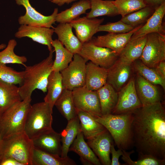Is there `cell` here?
<instances>
[{
  "label": "cell",
  "mask_w": 165,
  "mask_h": 165,
  "mask_svg": "<svg viewBox=\"0 0 165 165\" xmlns=\"http://www.w3.org/2000/svg\"><path fill=\"white\" fill-rule=\"evenodd\" d=\"M131 130L133 145L138 154L165 159V110L161 102L133 112Z\"/></svg>",
  "instance_id": "1"
},
{
  "label": "cell",
  "mask_w": 165,
  "mask_h": 165,
  "mask_svg": "<svg viewBox=\"0 0 165 165\" xmlns=\"http://www.w3.org/2000/svg\"><path fill=\"white\" fill-rule=\"evenodd\" d=\"M53 50L50 52L47 57L32 66H26L24 71L22 84L19 87L22 100L31 99L33 92L38 89L45 93L47 92L49 76L53 71Z\"/></svg>",
  "instance_id": "2"
},
{
  "label": "cell",
  "mask_w": 165,
  "mask_h": 165,
  "mask_svg": "<svg viewBox=\"0 0 165 165\" xmlns=\"http://www.w3.org/2000/svg\"><path fill=\"white\" fill-rule=\"evenodd\" d=\"M133 112L110 114L94 117L109 132L118 149L126 151L133 147L131 123Z\"/></svg>",
  "instance_id": "3"
},
{
  "label": "cell",
  "mask_w": 165,
  "mask_h": 165,
  "mask_svg": "<svg viewBox=\"0 0 165 165\" xmlns=\"http://www.w3.org/2000/svg\"><path fill=\"white\" fill-rule=\"evenodd\" d=\"M31 99L16 102L0 114V132L3 140L24 132Z\"/></svg>",
  "instance_id": "4"
},
{
  "label": "cell",
  "mask_w": 165,
  "mask_h": 165,
  "mask_svg": "<svg viewBox=\"0 0 165 165\" xmlns=\"http://www.w3.org/2000/svg\"><path fill=\"white\" fill-rule=\"evenodd\" d=\"M34 148L32 140L24 132L3 139L0 162L11 158L23 165H32Z\"/></svg>",
  "instance_id": "5"
},
{
  "label": "cell",
  "mask_w": 165,
  "mask_h": 165,
  "mask_svg": "<svg viewBox=\"0 0 165 165\" xmlns=\"http://www.w3.org/2000/svg\"><path fill=\"white\" fill-rule=\"evenodd\" d=\"M52 114L49 105L44 101L31 105L27 117L24 132L32 140L52 129Z\"/></svg>",
  "instance_id": "6"
},
{
  "label": "cell",
  "mask_w": 165,
  "mask_h": 165,
  "mask_svg": "<svg viewBox=\"0 0 165 165\" xmlns=\"http://www.w3.org/2000/svg\"><path fill=\"white\" fill-rule=\"evenodd\" d=\"M87 62L79 54H74L72 61L60 72L64 89L72 91L84 86Z\"/></svg>",
  "instance_id": "7"
},
{
  "label": "cell",
  "mask_w": 165,
  "mask_h": 165,
  "mask_svg": "<svg viewBox=\"0 0 165 165\" xmlns=\"http://www.w3.org/2000/svg\"><path fill=\"white\" fill-rule=\"evenodd\" d=\"M146 65L154 68L160 62L165 60V35L157 33L147 35L142 53L139 58Z\"/></svg>",
  "instance_id": "8"
},
{
  "label": "cell",
  "mask_w": 165,
  "mask_h": 165,
  "mask_svg": "<svg viewBox=\"0 0 165 165\" xmlns=\"http://www.w3.org/2000/svg\"><path fill=\"white\" fill-rule=\"evenodd\" d=\"M78 54L87 61H90L106 69L114 64L119 56V55L112 50L97 46L91 41L82 44Z\"/></svg>",
  "instance_id": "9"
},
{
  "label": "cell",
  "mask_w": 165,
  "mask_h": 165,
  "mask_svg": "<svg viewBox=\"0 0 165 165\" xmlns=\"http://www.w3.org/2000/svg\"><path fill=\"white\" fill-rule=\"evenodd\" d=\"M72 92L77 112H83L94 117L102 116L100 100L97 91L89 90L84 86L75 89Z\"/></svg>",
  "instance_id": "10"
},
{
  "label": "cell",
  "mask_w": 165,
  "mask_h": 165,
  "mask_svg": "<svg viewBox=\"0 0 165 165\" xmlns=\"http://www.w3.org/2000/svg\"><path fill=\"white\" fill-rule=\"evenodd\" d=\"M142 106L137 95L134 78H131L119 91L117 104L112 114L132 112Z\"/></svg>",
  "instance_id": "11"
},
{
  "label": "cell",
  "mask_w": 165,
  "mask_h": 165,
  "mask_svg": "<svg viewBox=\"0 0 165 165\" xmlns=\"http://www.w3.org/2000/svg\"><path fill=\"white\" fill-rule=\"evenodd\" d=\"M15 1L17 5L23 6L26 9L25 14L18 18V22L20 25L51 28L56 22V17L58 13L57 8L54 9L51 15L46 16L39 13L33 8L29 0Z\"/></svg>",
  "instance_id": "12"
},
{
  "label": "cell",
  "mask_w": 165,
  "mask_h": 165,
  "mask_svg": "<svg viewBox=\"0 0 165 165\" xmlns=\"http://www.w3.org/2000/svg\"><path fill=\"white\" fill-rule=\"evenodd\" d=\"M143 25L141 24L127 33H108L105 35L93 37L90 41L95 45L99 47L109 48L119 55L130 40L133 34Z\"/></svg>",
  "instance_id": "13"
},
{
  "label": "cell",
  "mask_w": 165,
  "mask_h": 165,
  "mask_svg": "<svg viewBox=\"0 0 165 165\" xmlns=\"http://www.w3.org/2000/svg\"><path fill=\"white\" fill-rule=\"evenodd\" d=\"M87 143L98 157L101 164L111 165L110 154L113 140L106 129L96 136L87 140Z\"/></svg>",
  "instance_id": "14"
},
{
  "label": "cell",
  "mask_w": 165,
  "mask_h": 165,
  "mask_svg": "<svg viewBox=\"0 0 165 165\" xmlns=\"http://www.w3.org/2000/svg\"><path fill=\"white\" fill-rule=\"evenodd\" d=\"M54 33V29L50 28L21 25L15 36L18 38H31L35 42L46 46L50 52L53 50L51 43Z\"/></svg>",
  "instance_id": "15"
},
{
  "label": "cell",
  "mask_w": 165,
  "mask_h": 165,
  "mask_svg": "<svg viewBox=\"0 0 165 165\" xmlns=\"http://www.w3.org/2000/svg\"><path fill=\"white\" fill-rule=\"evenodd\" d=\"M132 64L123 63L118 60L107 69V83L110 84L117 91L119 92L130 79Z\"/></svg>",
  "instance_id": "16"
},
{
  "label": "cell",
  "mask_w": 165,
  "mask_h": 165,
  "mask_svg": "<svg viewBox=\"0 0 165 165\" xmlns=\"http://www.w3.org/2000/svg\"><path fill=\"white\" fill-rule=\"evenodd\" d=\"M104 20V18H89L85 16L79 17L69 23L75 29L77 38L83 44L92 39Z\"/></svg>",
  "instance_id": "17"
},
{
  "label": "cell",
  "mask_w": 165,
  "mask_h": 165,
  "mask_svg": "<svg viewBox=\"0 0 165 165\" xmlns=\"http://www.w3.org/2000/svg\"><path fill=\"white\" fill-rule=\"evenodd\" d=\"M134 81L136 93L142 106L161 102L162 95L156 85L137 73Z\"/></svg>",
  "instance_id": "18"
},
{
  "label": "cell",
  "mask_w": 165,
  "mask_h": 165,
  "mask_svg": "<svg viewBox=\"0 0 165 165\" xmlns=\"http://www.w3.org/2000/svg\"><path fill=\"white\" fill-rule=\"evenodd\" d=\"M32 141L34 148L61 156L62 151L61 134L53 128L42 133Z\"/></svg>",
  "instance_id": "19"
},
{
  "label": "cell",
  "mask_w": 165,
  "mask_h": 165,
  "mask_svg": "<svg viewBox=\"0 0 165 165\" xmlns=\"http://www.w3.org/2000/svg\"><path fill=\"white\" fill-rule=\"evenodd\" d=\"M165 14V1L156 9L146 23L135 32L131 39L146 35L152 33L165 35V28L163 20Z\"/></svg>",
  "instance_id": "20"
},
{
  "label": "cell",
  "mask_w": 165,
  "mask_h": 165,
  "mask_svg": "<svg viewBox=\"0 0 165 165\" xmlns=\"http://www.w3.org/2000/svg\"><path fill=\"white\" fill-rule=\"evenodd\" d=\"M84 138L80 130L70 146L69 151H72L77 154L83 164L101 165L99 159L85 141Z\"/></svg>",
  "instance_id": "21"
},
{
  "label": "cell",
  "mask_w": 165,
  "mask_h": 165,
  "mask_svg": "<svg viewBox=\"0 0 165 165\" xmlns=\"http://www.w3.org/2000/svg\"><path fill=\"white\" fill-rule=\"evenodd\" d=\"M72 27L69 23H59L54 29L58 40L73 54H78L82 44L73 34Z\"/></svg>",
  "instance_id": "22"
},
{
  "label": "cell",
  "mask_w": 165,
  "mask_h": 165,
  "mask_svg": "<svg viewBox=\"0 0 165 165\" xmlns=\"http://www.w3.org/2000/svg\"><path fill=\"white\" fill-rule=\"evenodd\" d=\"M107 69L92 62L86 63L85 86L87 89L97 91L107 83Z\"/></svg>",
  "instance_id": "23"
},
{
  "label": "cell",
  "mask_w": 165,
  "mask_h": 165,
  "mask_svg": "<svg viewBox=\"0 0 165 165\" xmlns=\"http://www.w3.org/2000/svg\"><path fill=\"white\" fill-rule=\"evenodd\" d=\"M146 39L147 35L131 38L119 54L118 60L127 64H132L140 57Z\"/></svg>",
  "instance_id": "24"
},
{
  "label": "cell",
  "mask_w": 165,
  "mask_h": 165,
  "mask_svg": "<svg viewBox=\"0 0 165 165\" xmlns=\"http://www.w3.org/2000/svg\"><path fill=\"white\" fill-rule=\"evenodd\" d=\"M19 89L16 85L0 80V113L21 101Z\"/></svg>",
  "instance_id": "25"
},
{
  "label": "cell",
  "mask_w": 165,
  "mask_h": 165,
  "mask_svg": "<svg viewBox=\"0 0 165 165\" xmlns=\"http://www.w3.org/2000/svg\"><path fill=\"white\" fill-rule=\"evenodd\" d=\"M97 91L100 100L102 115L112 114L117 102L118 93L107 83Z\"/></svg>",
  "instance_id": "26"
},
{
  "label": "cell",
  "mask_w": 165,
  "mask_h": 165,
  "mask_svg": "<svg viewBox=\"0 0 165 165\" xmlns=\"http://www.w3.org/2000/svg\"><path fill=\"white\" fill-rule=\"evenodd\" d=\"M63 89L61 72L53 71L48 77L47 93L44 98V101L48 104L52 111L56 101Z\"/></svg>",
  "instance_id": "27"
},
{
  "label": "cell",
  "mask_w": 165,
  "mask_h": 165,
  "mask_svg": "<svg viewBox=\"0 0 165 165\" xmlns=\"http://www.w3.org/2000/svg\"><path fill=\"white\" fill-rule=\"evenodd\" d=\"M76 163L68 156H60L34 148L32 165H76Z\"/></svg>",
  "instance_id": "28"
},
{
  "label": "cell",
  "mask_w": 165,
  "mask_h": 165,
  "mask_svg": "<svg viewBox=\"0 0 165 165\" xmlns=\"http://www.w3.org/2000/svg\"><path fill=\"white\" fill-rule=\"evenodd\" d=\"M77 115L79 120L80 130L87 140L96 136L106 129L89 114L79 111L77 112Z\"/></svg>",
  "instance_id": "29"
},
{
  "label": "cell",
  "mask_w": 165,
  "mask_h": 165,
  "mask_svg": "<svg viewBox=\"0 0 165 165\" xmlns=\"http://www.w3.org/2000/svg\"><path fill=\"white\" fill-rule=\"evenodd\" d=\"M68 121L66 128L60 133L62 142L61 156L63 158L68 157L70 146L80 130L79 120L77 116Z\"/></svg>",
  "instance_id": "30"
},
{
  "label": "cell",
  "mask_w": 165,
  "mask_h": 165,
  "mask_svg": "<svg viewBox=\"0 0 165 165\" xmlns=\"http://www.w3.org/2000/svg\"><path fill=\"white\" fill-rule=\"evenodd\" d=\"M91 8L89 0H80L74 3L69 8L58 13L56 22L59 23H69L85 13L86 11Z\"/></svg>",
  "instance_id": "31"
},
{
  "label": "cell",
  "mask_w": 165,
  "mask_h": 165,
  "mask_svg": "<svg viewBox=\"0 0 165 165\" xmlns=\"http://www.w3.org/2000/svg\"><path fill=\"white\" fill-rule=\"evenodd\" d=\"M54 106L68 121L77 116L72 90L64 89L56 101Z\"/></svg>",
  "instance_id": "32"
},
{
  "label": "cell",
  "mask_w": 165,
  "mask_h": 165,
  "mask_svg": "<svg viewBox=\"0 0 165 165\" xmlns=\"http://www.w3.org/2000/svg\"><path fill=\"white\" fill-rule=\"evenodd\" d=\"M51 44L56 53L52 66L53 71L61 72L72 61L74 54L64 47L58 39L53 40Z\"/></svg>",
  "instance_id": "33"
},
{
  "label": "cell",
  "mask_w": 165,
  "mask_h": 165,
  "mask_svg": "<svg viewBox=\"0 0 165 165\" xmlns=\"http://www.w3.org/2000/svg\"><path fill=\"white\" fill-rule=\"evenodd\" d=\"M89 0L91 4V10L86 13V16L88 18H94L103 16H113L119 14L113 1Z\"/></svg>",
  "instance_id": "34"
},
{
  "label": "cell",
  "mask_w": 165,
  "mask_h": 165,
  "mask_svg": "<svg viewBox=\"0 0 165 165\" xmlns=\"http://www.w3.org/2000/svg\"><path fill=\"white\" fill-rule=\"evenodd\" d=\"M133 70L145 79L155 85H160L165 90V79L162 78L153 68L146 65L139 59L132 64Z\"/></svg>",
  "instance_id": "35"
},
{
  "label": "cell",
  "mask_w": 165,
  "mask_h": 165,
  "mask_svg": "<svg viewBox=\"0 0 165 165\" xmlns=\"http://www.w3.org/2000/svg\"><path fill=\"white\" fill-rule=\"evenodd\" d=\"M155 10L152 7L147 6L122 17L120 20L127 24L135 28L145 24Z\"/></svg>",
  "instance_id": "36"
},
{
  "label": "cell",
  "mask_w": 165,
  "mask_h": 165,
  "mask_svg": "<svg viewBox=\"0 0 165 165\" xmlns=\"http://www.w3.org/2000/svg\"><path fill=\"white\" fill-rule=\"evenodd\" d=\"M17 44L14 39L10 40L6 47L0 52V62L6 64H16L26 66L25 63L27 59L24 56H19L16 54L14 49Z\"/></svg>",
  "instance_id": "37"
},
{
  "label": "cell",
  "mask_w": 165,
  "mask_h": 165,
  "mask_svg": "<svg viewBox=\"0 0 165 165\" xmlns=\"http://www.w3.org/2000/svg\"><path fill=\"white\" fill-rule=\"evenodd\" d=\"M123 154L121 159L127 165H164L165 159H160L152 155L138 154L137 161L133 160L130 155L134 152L133 150L129 152L122 150Z\"/></svg>",
  "instance_id": "38"
},
{
  "label": "cell",
  "mask_w": 165,
  "mask_h": 165,
  "mask_svg": "<svg viewBox=\"0 0 165 165\" xmlns=\"http://www.w3.org/2000/svg\"><path fill=\"white\" fill-rule=\"evenodd\" d=\"M113 2L122 17L147 6L143 0H115Z\"/></svg>",
  "instance_id": "39"
},
{
  "label": "cell",
  "mask_w": 165,
  "mask_h": 165,
  "mask_svg": "<svg viewBox=\"0 0 165 165\" xmlns=\"http://www.w3.org/2000/svg\"><path fill=\"white\" fill-rule=\"evenodd\" d=\"M0 62V80L21 86L23 83L24 71H17Z\"/></svg>",
  "instance_id": "40"
},
{
  "label": "cell",
  "mask_w": 165,
  "mask_h": 165,
  "mask_svg": "<svg viewBox=\"0 0 165 165\" xmlns=\"http://www.w3.org/2000/svg\"><path fill=\"white\" fill-rule=\"evenodd\" d=\"M135 28L127 24L121 20L113 23H109L104 25H100L98 29L99 31H107L115 33H125L132 30Z\"/></svg>",
  "instance_id": "41"
},
{
  "label": "cell",
  "mask_w": 165,
  "mask_h": 165,
  "mask_svg": "<svg viewBox=\"0 0 165 165\" xmlns=\"http://www.w3.org/2000/svg\"><path fill=\"white\" fill-rule=\"evenodd\" d=\"M110 153L112 155V158L111 160V165H122L119 162V157L123 154L122 150L118 149L117 150L115 149L114 145L113 144L111 147Z\"/></svg>",
  "instance_id": "42"
},
{
  "label": "cell",
  "mask_w": 165,
  "mask_h": 165,
  "mask_svg": "<svg viewBox=\"0 0 165 165\" xmlns=\"http://www.w3.org/2000/svg\"><path fill=\"white\" fill-rule=\"evenodd\" d=\"M153 68L160 75L165 79V61L160 62L154 68Z\"/></svg>",
  "instance_id": "43"
},
{
  "label": "cell",
  "mask_w": 165,
  "mask_h": 165,
  "mask_svg": "<svg viewBox=\"0 0 165 165\" xmlns=\"http://www.w3.org/2000/svg\"><path fill=\"white\" fill-rule=\"evenodd\" d=\"M147 6H149L154 9L159 7L165 0H143Z\"/></svg>",
  "instance_id": "44"
},
{
  "label": "cell",
  "mask_w": 165,
  "mask_h": 165,
  "mask_svg": "<svg viewBox=\"0 0 165 165\" xmlns=\"http://www.w3.org/2000/svg\"><path fill=\"white\" fill-rule=\"evenodd\" d=\"M0 165H23L16 160L8 158L2 160L0 162Z\"/></svg>",
  "instance_id": "45"
},
{
  "label": "cell",
  "mask_w": 165,
  "mask_h": 165,
  "mask_svg": "<svg viewBox=\"0 0 165 165\" xmlns=\"http://www.w3.org/2000/svg\"><path fill=\"white\" fill-rule=\"evenodd\" d=\"M51 2L61 6L65 4H69L77 0H48Z\"/></svg>",
  "instance_id": "46"
},
{
  "label": "cell",
  "mask_w": 165,
  "mask_h": 165,
  "mask_svg": "<svg viewBox=\"0 0 165 165\" xmlns=\"http://www.w3.org/2000/svg\"><path fill=\"white\" fill-rule=\"evenodd\" d=\"M3 140L2 138L0 132V162L1 160V149H2V147Z\"/></svg>",
  "instance_id": "47"
},
{
  "label": "cell",
  "mask_w": 165,
  "mask_h": 165,
  "mask_svg": "<svg viewBox=\"0 0 165 165\" xmlns=\"http://www.w3.org/2000/svg\"><path fill=\"white\" fill-rule=\"evenodd\" d=\"M6 45L4 43L0 44V50H2L5 48L6 46Z\"/></svg>",
  "instance_id": "48"
},
{
  "label": "cell",
  "mask_w": 165,
  "mask_h": 165,
  "mask_svg": "<svg viewBox=\"0 0 165 165\" xmlns=\"http://www.w3.org/2000/svg\"><path fill=\"white\" fill-rule=\"evenodd\" d=\"M1 114L0 113V114Z\"/></svg>",
  "instance_id": "49"
}]
</instances>
